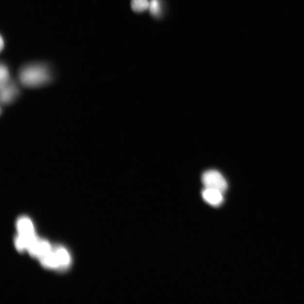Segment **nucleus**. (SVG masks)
Listing matches in <instances>:
<instances>
[{
  "mask_svg": "<svg viewBox=\"0 0 304 304\" xmlns=\"http://www.w3.org/2000/svg\"><path fill=\"white\" fill-rule=\"evenodd\" d=\"M131 6L134 12L141 13L149 9L150 1L148 0H132Z\"/></svg>",
  "mask_w": 304,
  "mask_h": 304,
  "instance_id": "9",
  "label": "nucleus"
},
{
  "mask_svg": "<svg viewBox=\"0 0 304 304\" xmlns=\"http://www.w3.org/2000/svg\"><path fill=\"white\" fill-rule=\"evenodd\" d=\"M40 259L41 264L46 268L52 269L61 268L58 258L56 257L54 250H51L50 252L45 254Z\"/></svg>",
  "mask_w": 304,
  "mask_h": 304,
  "instance_id": "7",
  "label": "nucleus"
},
{
  "mask_svg": "<svg viewBox=\"0 0 304 304\" xmlns=\"http://www.w3.org/2000/svg\"><path fill=\"white\" fill-rule=\"evenodd\" d=\"M150 12L154 16H157L161 12V5L159 0H151L149 6Z\"/></svg>",
  "mask_w": 304,
  "mask_h": 304,
  "instance_id": "10",
  "label": "nucleus"
},
{
  "mask_svg": "<svg viewBox=\"0 0 304 304\" xmlns=\"http://www.w3.org/2000/svg\"><path fill=\"white\" fill-rule=\"evenodd\" d=\"M17 229L19 235H34V228L33 223L29 219L22 217L17 222Z\"/></svg>",
  "mask_w": 304,
  "mask_h": 304,
  "instance_id": "6",
  "label": "nucleus"
},
{
  "mask_svg": "<svg viewBox=\"0 0 304 304\" xmlns=\"http://www.w3.org/2000/svg\"><path fill=\"white\" fill-rule=\"evenodd\" d=\"M61 268H67L70 263V257L67 250L62 247L54 249Z\"/></svg>",
  "mask_w": 304,
  "mask_h": 304,
  "instance_id": "8",
  "label": "nucleus"
},
{
  "mask_svg": "<svg viewBox=\"0 0 304 304\" xmlns=\"http://www.w3.org/2000/svg\"><path fill=\"white\" fill-rule=\"evenodd\" d=\"M0 79H1V84L6 83L10 80L9 69L5 65L2 64L0 68Z\"/></svg>",
  "mask_w": 304,
  "mask_h": 304,
  "instance_id": "11",
  "label": "nucleus"
},
{
  "mask_svg": "<svg viewBox=\"0 0 304 304\" xmlns=\"http://www.w3.org/2000/svg\"><path fill=\"white\" fill-rule=\"evenodd\" d=\"M19 79L21 84L27 87H37L50 83L51 75L50 69L43 64L33 63L22 67Z\"/></svg>",
  "mask_w": 304,
  "mask_h": 304,
  "instance_id": "1",
  "label": "nucleus"
},
{
  "mask_svg": "<svg viewBox=\"0 0 304 304\" xmlns=\"http://www.w3.org/2000/svg\"><path fill=\"white\" fill-rule=\"evenodd\" d=\"M4 42H3V38L1 37V44H0V48H1V50L2 51L3 47H4Z\"/></svg>",
  "mask_w": 304,
  "mask_h": 304,
  "instance_id": "12",
  "label": "nucleus"
},
{
  "mask_svg": "<svg viewBox=\"0 0 304 304\" xmlns=\"http://www.w3.org/2000/svg\"><path fill=\"white\" fill-rule=\"evenodd\" d=\"M202 181L205 188L217 189L223 193L228 188V184L224 176L214 169L204 172Z\"/></svg>",
  "mask_w": 304,
  "mask_h": 304,
  "instance_id": "2",
  "label": "nucleus"
},
{
  "mask_svg": "<svg viewBox=\"0 0 304 304\" xmlns=\"http://www.w3.org/2000/svg\"><path fill=\"white\" fill-rule=\"evenodd\" d=\"M19 93L18 87L11 80L1 84V101L4 104H9L15 100Z\"/></svg>",
  "mask_w": 304,
  "mask_h": 304,
  "instance_id": "3",
  "label": "nucleus"
},
{
  "mask_svg": "<svg viewBox=\"0 0 304 304\" xmlns=\"http://www.w3.org/2000/svg\"><path fill=\"white\" fill-rule=\"evenodd\" d=\"M31 256L40 258L50 252L51 247L47 241L37 239L28 249Z\"/></svg>",
  "mask_w": 304,
  "mask_h": 304,
  "instance_id": "5",
  "label": "nucleus"
},
{
  "mask_svg": "<svg viewBox=\"0 0 304 304\" xmlns=\"http://www.w3.org/2000/svg\"><path fill=\"white\" fill-rule=\"evenodd\" d=\"M202 194L203 200L211 206L218 207L223 203V193L220 190L205 188Z\"/></svg>",
  "mask_w": 304,
  "mask_h": 304,
  "instance_id": "4",
  "label": "nucleus"
}]
</instances>
